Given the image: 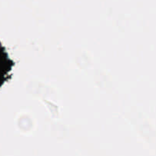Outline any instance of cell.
Instances as JSON below:
<instances>
[{"label": "cell", "instance_id": "6da1fadb", "mask_svg": "<svg viewBox=\"0 0 156 156\" xmlns=\"http://www.w3.org/2000/svg\"><path fill=\"white\" fill-rule=\"evenodd\" d=\"M15 62L9 57L5 48L0 42V87L12 78Z\"/></svg>", "mask_w": 156, "mask_h": 156}]
</instances>
